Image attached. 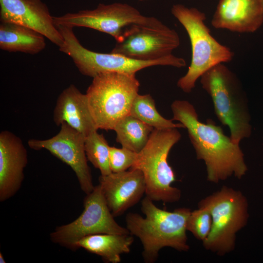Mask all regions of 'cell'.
<instances>
[{"label":"cell","instance_id":"cell-1","mask_svg":"<svg viewBox=\"0 0 263 263\" xmlns=\"http://www.w3.org/2000/svg\"><path fill=\"white\" fill-rule=\"evenodd\" d=\"M172 120L183 124L198 160L204 161L207 180L218 183L234 175L241 179L247 167L239 144H234L220 126L211 121L201 122L194 106L184 100H174L171 104Z\"/></svg>","mask_w":263,"mask_h":263},{"label":"cell","instance_id":"cell-2","mask_svg":"<svg viewBox=\"0 0 263 263\" xmlns=\"http://www.w3.org/2000/svg\"><path fill=\"white\" fill-rule=\"evenodd\" d=\"M142 212H129L125 217L126 228L130 234L140 241L144 262L153 263L160 250L169 247L179 251L189 249L186 234L187 223L191 210L180 207L169 211L158 208L146 196L141 201Z\"/></svg>","mask_w":263,"mask_h":263},{"label":"cell","instance_id":"cell-3","mask_svg":"<svg viewBox=\"0 0 263 263\" xmlns=\"http://www.w3.org/2000/svg\"><path fill=\"white\" fill-rule=\"evenodd\" d=\"M202 87L211 97L219 121L230 130V137L239 144L251 133L246 94L236 74L224 63L217 64L200 77Z\"/></svg>","mask_w":263,"mask_h":263},{"label":"cell","instance_id":"cell-4","mask_svg":"<svg viewBox=\"0 0 263 263\" xmlns=\"http://www.w3.org/2000/svg\"><path fill=\"white\" fill-rule=\"evenodd\" d=\"M171 12L185 29L191 43L190 64L187 73L177 83L184 92L189 93L202 75L217 64L231 61L234 53L211 35L205 23L204 13L181 4L173 5Z\"/></svg>","mask_w":263,"mask_h":263},{"label":"cell","instance_id":"cell-5","mask_svg":"<svg viewBox=\"0 0 263 263\" xmlns=\"http://www.w3.org/2000/svg\"><path fill=\"white\" fill-rule=\"evenodd\" d=\"M177 129H154L130 168L139 169L143 173L146 183L145 194L153 201L173 203L178 202L181 197V190L171 186L176 177L168 161L171 149L181 137Z\"/></svg>","mask_w":263,"mask_h":263},{"label":"cell","instance_id":"cell-6","mask_svg":"<svg viewBox=\"0 0 263 263\" xmlns=\"http://www.w3.org/2000/svg\"><path fill=\"white\" fill-rule=\"evenodd\" d=\"M86 91L89 109L97 129L113 130L130 114L138 94L140 83L135 74L107 72L94 77Z\"/></svg>","mask_w":263,"mask_h":263},{"label":"cell","instance_id":"cell-7","mask_svg":"<svg viewBox=\"0 0 263 263\" xmlns=\"http://www.w3.org/2000/svg\"><path fill=\"white\" fill-rule=\"evenodd\" d=\"M198 206L207 208L212 219L210 232L203 242L204 248L219 256L234 250L236 234L249 218L246 197L241 191L224 186L201 199Z\"/></svg>","mask_w":263,"mask_h":263},{"label":"cell","instance_id":"cell-8","mask_svg":"<svg viewBox=\"0 0 263 263\" xmlns=\"http://www.w3.org/2000/svg\"><path fill=\"white\" fill-rule=\"evenodd\" d=\"M63 38L59 47L61 52L69 56L79 71L83 75L94 77L103 73L117 72L136 74L145 68L153 66H169L182 68L186 65L185 60L173 55L152 61H142L111 52H94L83 47L75 35L73 28L56 26Z\"/></svg>","mask_w":263,"mask_h":263},{"label":"cell","instance_id":"cell-9","mask_svg":"<svg viewBox=\"0 0 263 263\" xmlns=\"http://www.w3.org/2000/svg\"><path fill=\"white\" fill-rule=\"evenodd\" d=\"M177 32L153 17L127 26L112 52L133 59L155 60L173 55L180 45Z\"/></svg>","mask_w":263,"mask_h":263},{"label":"cell","instance_id":"cell-10","mask_svg":"<svg viewBox=\"0 0 263 263\" xmlns=\"http://www.w3.org/2000/svg\"><path fill=\"white\" fill-rule=\"evenodd\" d=\"M84 209L75 221L58 226L50 233L51 241L72 251L77 250L76 244L82 238L97 234H130L126 227L114 220L105 200L99 184L86 194Z\"/></svg>","mask_w":263,"mask_h":263},{"label":"cell","instance_id":"cell-11","mask_svg":"<svg viewBox=\"0 0 263 263\" xmlns=\"http://www.w3.org/2000/svg\"><path fill=\"white\" fill-rule=\"evenodd\" d=\"M147 18L131 5L115 2L99 4L94 9L69 13L53 17V19L56 26L89 28L108 34L117 40L125 28L132 24L143 22Z\"/></svg>","mask_w":263,"mask_h":263},{"label":"cell","instance_id":"cell-12","mask_svg":"<svg viewBox=\"0 0 263 263\" xmlns=\"http://www.w3.org/2000/svg\"><path fill=\"white\" fill-rule=\"evenodd\" d=\"M59 132L52 138L28 141L29 147L35 150L45 149L70 166L75 172L80 188L86 194L94 188L91 169L85 150V136L66 123L61 125Z\"/></svg>","mask_w":263,"mask_h":263},{"label":"cell","instance_id":"cell-13","mask_svg":"<svg viewBox=\"0 0 263 263\" xmlns=\"http://www.w3.org/2000/svg\"><path fill=\"white\" fill-rule=\"evenodd\" d=\"M0 22L19 24L32 29L55 45L63 38L46 5L41 0H0Z\"/></svg>","mask_w":263,"mask_h":263},{"label":"cell","instance_id":"cell-14","mask_svg":"<svg viewBox=\"0 0 263 263\" xmlns=\"http://www.w3.org/2000/svg\"><path fill=\"white\" fill-rule=\"evenodd\" d=\"M98 181L107 206L114 217L136 205L146 192L143 174L137 169L101 175Z\"/></svg>","mask_w":263,"mask_h":263},{"label":"cell","instance_id":"cell-15","mask_svg":"<svg viewBox=\"0 0 263 263\" xmlns=\"http://www.w3.org/2000/svg\"><path fill=\"white\" fill-rule=\"evenodd\" d=\"M27 152L22 140L8 131L0 133V202L14 196L20 189Z\"/></svg>","mask_w":263,"mask_h":263},{"label":"cell","instance_id":"cell-16","mask_svg":"<svg viewBox=\"0 0 263 263\" xmlns=\"http://www.w3.org/2000/svg\"><path fill=\"white\" fill-rule=\"evenodd\" d=\"M263 24V0H219L211 24L216 29L251 33Z\"/></svg>","mask_w":263,"mask_h":263},{"label":"cell","instance_id":"cell-17","mask_svg":"<svg viewBox=\"0 0 263 263\" xmlns=\"http://www.w3.org/2000/svg\"><path fill=\"white\" fill-rule=\"evenodd\" d=\"M57 126L66 123L85 136L97 131L91 113L87 95L73 84L65 89L58 96L53 113Z\"/></svg>","mask_w":263,"mask_h":263},{"label":"cell","instance_id":"cell-18","mask_svg":"<svg viewBox=\"0 0 263 263\" xmlns=\"http://www.w3.org/2000/svg\"><path fill=\"white\" fill-rule=\"evenodd\" d=\"M133 241L131 234H97L82 238L76 246L100 256L104 262L119 263L121 255L130 252Z\"/></svg>","mask_w":263,"mask_h":263},{"label":"cell","instance_id":"cell-19","mask_svg":"<svg viewBox=\"0 0 263 263\" xmlns=\"http://www.w3.org/2000/svg\"><path fill=\"white\" fill-rule=\"evenodd\" d=\"M45 38L39 32L19 24L1 22L0 48L9 52L36 54L46 46Z\"/></svg>","mask_w":263,"mask_h":263},{"label":"cell","instance_id":"cell-20","mask_svg":"<svg viewBox=\"0 0 263 263\" xmlns=\"http://www.w3.org/2000/svg\"><path fill=\"white\" fill-rule=\"evenodd\" d=\"M154 129L136 117L129 114L114 127L116 141L125 148L136 153L147 144Z\"/></svg>","mask_w":263,"mask_h":263},{"label":"cell","instance_id":"cell-21","mask_svg":"<svg viewBox=\"0 0 263 263\" xmlns=\"http://www.w3.org/2000/svg\"><path fill=\"white\" fill-rule=\"evenodd\" d=\"M130 114L154 129L185 128L181 123L175 124L172 119L162 116L157 111L154 100L150 94L137 95L132 102Z\"/></svg>","mask_w":263,"mask_h":263},{"label":"cell","instance_id":"cell-22","mask_svg":"<svg viewBox=\"0 0 263 263\" xmlns=\"http://www.w3.org/2000/svg\"><path fill=\"white\" fill-rule=\"evenodd\" d=\"M110 147L102 134L95 131L85 136V150L87 158L101 175L111 173L110 166Z\"/></svg>","mask_w":263,"mask_h":263},{"label":"cell","instance_id":"cell-23","mask_svg":"<svg viewBox=\"0 0 263 263\" xmlns=\"http://www.w3.org/2000/svg\"><path fill=\"white\" fill-rule=\"evenodd\" d=\"M212 219L209 211L205 207H198L191 211L187 223V230L197 239L204 242L210 232Z\"/></svg>","mask_w":263,"mask_h":263},{"label":"cell","instance_id":"cell-24","mask_svg":"<svg viewBox=\"0 0 263 263\" xmlns=\"http://www.w3.org/2000/svg\"><path fill=\"white\" fill-rule=\"evenodd\" d=\"M137 153L125 148L110 147L109 162L112 172L127 170L133 165Z\"/></svg>","mask_w":263,"mask_h":263},{"label":"cell","instance_id":"cell-25","mask_svg":"<svg viewBox=\"0 0 263 263\" xmlns=\"http://www.w3.org/2000/svg\"><path fill=\"white\" fill-rule=\"evenodd\" d=\"M0 263H5L6 261L4 260L2 254L0 252Z\"/></svg>","mask_w":263,"mask_h":263},{"label":"cell","instance_id":"cell-26","mask_svg":"<svg viewBox=\"0 0 263 263\" xmlns=\"http://www.w3.org/2000/svg\"><path fill=\"white\" fill-rule=\"evenodd\" d=\"M140 0V1H144V0Z\"/></svg>","mask_w":263,"mask_h":263}]
</instances>
